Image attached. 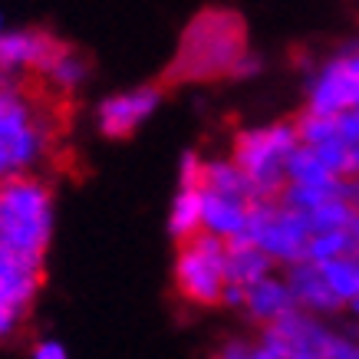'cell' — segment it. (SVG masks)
Segmentation results:
<instances>
[{"label": "cell", "mask_w": 359, "mask_h": 359, "mask_svg": "<svg viewBox=\"0 0 359 359\" xmlns=\"http://www.w3.org/2000/svg\"><path fill=\"white\" fill-rule=\"evenodd\" d=\"M254 359H287V356H280L277 349L264 346V343H254Z\"/></svg>", "instance_id": "obj_31"}, {"label": "cell", "mask_w": 359, "mask_h": 359, "mask_svg": "<svg viewBox=\"0 0 359 359\" xmlns=\"http://www.w3.org/2000/svg\"><path fill=\"white\" fill-rule=\"evenodd\" d=\"M353 211H356V208L349 205L346 198H333L327 205L313 208V211L306 215V221H310V231H313V234H323V231L346 228V221L353 218Z\"/></svg>", "instance_id": "obj_22"}, {"label": "cell", "mask_w": 359, "mask_h": 359, "mask_svg": "<svg viewBox=\"0 0 359 359\" xmlns=\"http://www.w3.org/2000/svg\"><path fill=\"white\" fill-rule=\"evenodd\" d=\"M40 287H43V264L0 250V304L23 316L33 306Z\"/></svg>", "instance_id": "obj_11"}, {"label": "cell", "mask_w": 359, "mask_h": 359, "mask_svg": "<svg viewBox=\"0 0 359 359\" xmlns=\"http://www.w3.org/2000/svg\"><path fill=\"white\" fill-rule=\"evenodd\" d=\"M46 119L36 106L23 96L20 86L0 79V182L33 175L36 162L46 155Z\"/></svg>", "instance_id": "obj_3"}, {"label": "cell", "mask_w": 359, "mask_h": 359, "mask_svg": "<svg viewBox=\"0 0 359 359\" xmlns=\"http://www.w3.org/2000/svg\"><path fill=\"white\" fill-rule=\"evenodd\" d=\"M66 53H69V43H63L50 30L4 33V40H0V79H13L20 73H33V76L46 79L50 69Z\"/></svg>", "instance_id": "obj_8"}, {"label": "cell", "mask_w": 359, "mask_h": 359, "mask_svg": "<svg viewBox=\"0 0 359 359\" xmlns=\"http://www.w3.org/2000/svg\"><path fill=\"white\" fill-rule=\"evenodd\" d=\"M359 109V46H349L320 69V76L310 86L306 112L316 116H343Z\"/></svg>", "instance_id": "obj_9"}, {"label": "cell", "mask_w": 359, "mask_h": 359, "mask_svg": "<svg viewBox=\"0 0 359 359\" xmlns=\"http://www.w3.org/2000/svg\"><path fill=\"white\" fill-rule=\"evenodd\" d=\"M310 238H313V231H310L304 211H294L283 201H254L250 205L244 241L257 244L273 264L290 267L297 261H306Z\"/></svg>", "instance_id": "obj_6"}, {"label": "cell", "mask_w": 359, "mask_h": 359, "mask_svg": "<svg viewBox=\"0 0 359 359\" xmlns=\"http://www.w3.org/2000/svg\"><path fill=\"white\" fill-rule=\"evenodd\" d=\"M201 218H205V188H178L172 205V238L178 244L201 234Z\"/></svg>", "instance_id": "obj_17"}, {"label": "cell", "mask_w": 359, "mask_h": 359, "mask_svg": "<svg viewBox=\"0 0 359 359\" xmlns=\"http://www.w3.org/2000/svg\"><path fill=\"white\" fill-rule=\"evenodd\" d=\"M205 191H215V195H224V198H238L244 205H254L261 201L250 178L241 172L234 158L224 162V158H215V162H205Z\"/></svg>", "instance_id": "obj_16"}, {"label": "cell", "mask_w": 359, "mask_h": 359, "mask_svg": "<svg viewBox=\"0 0 359 359\" xmlns=\"http://www.w3.org/2000/svg\"><path fill=\"white\" fill-rule=\"evenodd\" d=\"M337 257H349V248H346L343 231H323V234H313V238H310L306 261L327 264V261H337Z\"/></svg>", "instance_id": "obj_23"}, {"label": "cell", "mask_w": 359, "mask_h": 359, "mask_svg": "<svg viewBox=\"0 0 359 359\" xmlns=\"http://www.w3.org/2000/svg\"><path fill=\"white\" fill-rule=\"evenodd\" d=\"M330 359H359V330H343Z\"/></svg>", "instance_id": "obj_25"}, {"label": "cell", "mask_w": 359, "mask_h": 359, "mask_svg": "<svg viewBox=\"0 0 359 359\" xmlns=\"http://www.w3.org/2000/svg\"><path fill=\"white\" fill-rule=\"evenodd\" d=\"M323 267V277H327V283L333 287V294L343 300V304H353L359 297V261H353V257H337V261H327L320 264Z\"/></svg>", "instance_id": "obj_21"}, {"label": "cell", "mask_w": 359, "mask_h": 359, "mask_svg": "<svg viewBox=\"0 0 359 359\" xmlns=\"http://www.w3.org/2000/svg\"><path fill=\"white\" fill-rule=\"evenodd\" d=\"M333 198H343V182H327V185H287L277 201H283V205L294 208V211L310 215L313 208L327 205Z\"/></svg>", "instance_id": "obj_19"}, {"label": "cell", "mask_w": 359, "mask_h": 359, "mask_svg": "<svg viewBox=\"0 0 359 359\" xmlns=\"http://www.w3.org/2000/svg\"><path fill=\"white\" fill-rule=\"evenodd\" d=\"M244 53H248L244 17L238 11H228V7H205L182 30L172 63L165 66L158 83L168 89L185 86V83L231 79L234 66L241 63Z\"/></svg>", "instance_id": "obj_1"}, {"label": "cell", "mask_w": 359, "mask_h": 359, "mask_svg": "<svg viewBox=\"0 0 359 359\" xmlns=\"http://www.w3.org/2000/svg\"><path fill=\"white\" fill-rule=\"evenodd\" d=\"M53 234V191L36 175L0 182V250L43 264Z\"/></svg>", "instance_id": "obj_2"}, {"label": "cell", "mask_w": 359, "mask_h": 359, "mask_svg": "<svg viewBox=\"0 0 359 359\" xmlns=\"http://www.w3.org/2000/svg\"><path fill=\"white\" fill-rule=\"evenodd\" d=\"M224 273H228V283H234V287H250V283L271 277L273 261L257 248V244L238 238V241H231L228 244V254H224Z\"/></svg>", "instance_id": "obj_15"}, {"label": "cell", "mask_w": 359, "mask_h": 359, "mask_svg": "<svg viewBox=\"0 0 359 359\" xmlns=\"http://www.w3.org/2000/svg\"><path fill=\"white\" fill-rule=\"evenodd\" d=\"M20 320H23L20 313H13L11 306L0 304V339L13 337V333H17V327H20Z\"/></svg>", "instance_id": "obj_29"}, {"label": "cell", "mask_w": 359, "mask_h": 359, "mask_svg": "<svg viewBox=\"0 0 359 359\" xmlns=\"http://www.w3.org/2000/svg\"><path fill=\"white\" fill-rule=\"evenodd\" d=\"M0 40H4V23H0Z\"/></svg>", "instance_id": "obj_32"}, {"label": "cell", "mask_w": 359, "mask_h": 359, "mask_svg": "<svg viewBox=\"0 0 359 359\" xmlns=\"http://www.w3.org/2000/svg\"><path fill=\"white\" fill-rule=\"evenodd\" d=\"M300 145L294 122H273L234 135V165L250 178L261 201H277L287 188V158Z\"/></svg>", "instance_id": "obj_4"}, {"label": "cell", "mask_w": 359, "mask_h": 359, "mask_svg": "<svg viewBox=\"0 0 359 359\" xmlns=\"http://www.w3.org/2000/svg\"><path fill=\"white\" fill-rule=\"evenodd\" d=\"M248 215L250 205L238 201V198H224L215 191H205V218H201V231L215 234L221 241H238L248 231Z\"/></svg>", "instance_id": "obj_14"}, {"label": "cell", "mask_w": 359, "mask_h": 359, "mask_svg": "<svg viewBox=\"0 0 359 359\" xmlns=\"http://www.w3.org/2000/svg\"><path fill=\"white\" fill-rule=\"evenodd\" d=\"M343 198H346L349 205L359 211V178H349V182H343Z\"/></svg>", "instance_id": "obj_30"}, {"label": "cell", "mask_w": 359, "mask_h": 359, "mask_svg": "<svg viewBox=\"0 0 359 359\" xmlns=\"http://www.w3.org/2000/svg\"><path fill=\"white\" fill-rule=\"evenodd\" d=\"M261 66H264L261 56L244 53V56H241V63L234 66V73H231V79H248V76H254V73H261Z\"/></svg>", "instance_id": "obj_27"}, {"label": "cell", "mask_w": 359, "mask_h": 359, "mask_svg": "<svg viewBox=\"0 0 359 359\" xmlns=\"http://www.w3.org/2000/svg\"><path fill=\"white\" fill-rule=\"evenodd\" d=\"M33 359H69V353L56 339H43V343L33 346Z\"/></svg>", "instance_id": "obj_28"}, {"label": "cell", "mask_w": 359, "mask_h": 359, "mask_svg": "<svg viewBox=\"0 0 359 359\" xmlns=\"http://www.w3.org/2000/svg\"><path fill=\"white\" fill-rule=\"evenodd\" d=\"M162 96H165L162 83H149V86H135L126 89V93H116V96H106L96 109L99 132L106 139H129L132 132L158 109Z\"/></svg>", "instance_id": "obj_10"}, {"label": "cell", "mask_w": 359, "mask_h": 359, "mask_svg": "<svg viewBox=\"0 0 359 359\" xmlns=\"http://www.w3.org/2000/svg\"><path fill=\"white\" fill-rule=\"evenodd\" d=\"M337 339H339V333L323 327L313 313L290 310L273 327H264L257 343L277 349L287 359H330L333 349H337Z\"/></svg>", "instance_id": "obj_7"}, {"label": "cell", "mask_w": 359, "mask_h": 359, "mask_svg": "<svg viewBox=\"0 0 359 359\" xmlns=\"http://www.w3.org/2000/svg\"><path fill=\"white\" fill-rule=\"evenodd\" d=\"M86 76H89V60L86 56H79L76 50L69 46V53L50 69L46 83H50L60 96H69V93H76V89L86 83Z\"/></svg>", "instance_id": "obj_20"}, {"label": "cell", "mask_w": 359, "mask_h": 359, "mask_svg": "<svg viewBox=\"0 0 359 359\" xmlns=\"http://www.w3.org/2000/svg\"><path fill=\"white\" fill-rule=\"evenodd\" d=\"M327 182H339V178H333L316 149L297 145L294 155L287 158V185H327Z\"/></svg>", "instance_id": "obj_18"}, {"label": "cell", "mask_w": 359, "mask_h": 359, "mask_svg": "<svg viewBox=\"0 0 359 359\" xmlns=\"http://www.w3.org/2000/svg\"><path fill=\"white\" fill-rule=\"evenodd\" d=\"M211 359H254V343H244V339H228L221 343L218 353Z\"/></svg>", "instance_id": "obj_26"}, {"label": "cell", "mask_w": 359, "mask_h": 359, "mask_svg": "<svg viewBox=\"0 0 359 359\" xmlns=\"http://www.w3.org/2000/svg\"><path fill=\"white\" fill-rule=\"evenodd\" d=\"M224 254H228V241L205 234V231L198 238L178 244L175 290L195 306H221V297L228 287Z\"/></svg>", "instance_id": "obj_5"}, {"label": "cell", "mask_w": 359, "mask_h": 359, "mask_svg": "<svg viewBox=\"0 0 359 359\" xmlns=\"http://www.w3.org/2000/svg\"><path fill=\"white\" fill-rule=\"evenodd\" d=\"M287 287H290V294H294L297 306L300 310H306V313H339L343 310V300H339L337 294H333V287L327 283V277H323V267L313 261H297L287 267Z\"/></svg>", "instance_id": "obj_12"}, {"label": "cell", "mask_w": 359, "mask_h": 359, "mask_svg": "<svg viewBox=\"0 0 359 359\" xmlns=\"http://www.w3.org/2000/svg\"><path fill=\"white\" fill-rule=\"evenodd\" d=\"M241 310L248 313L250 323L273 327L280 316H287L290 310H300V306H297L287 280H280V277L271 273V277H264V280L244 287V306H241Z\"/></svg>", "instance_id": "obj_13"}, {"label": "cell", "mask_w": 359, "mask_h": 359, "mask_svg": "<svg viewBox=\"0 0 359 359\" xmlns=\"http://www.w3.org/2000/svg\"><path fill=\"white\" fill-rule=\"evenodd\" d=\"M178 188H205V162H201V155H195V152L182 155Z\"/></svg>", "instance_id": "obj_24"}]
</instances>
